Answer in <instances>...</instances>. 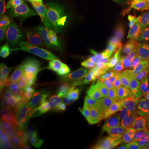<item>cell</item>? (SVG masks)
<instances>
[{"label":"cell","instance_id":"6da1fadb","mask_svg":"<svg viewBox=\"0 0 149 149\" xmlns=\"http://www.w3.org/2000/svg\"><path fill=\"white\" fill-rule=\"evenodd\" d=\"M94 32L104 60L123 65L131 51L135 31L127 12L116 4L100 3L91 8Z\"/></svg>","mask_w":149,"mask_h":149},{"label":"cell","instance_id":"7a4b0ae2","mask_svg":"<svg viewBox=\"0 0 149 149\" xmlns=\"http://www.w3.org/2000/svg\"><path fill=\"white\" fill-rule=\"evenodd\" d=\"M39 96L32 98H22V100H42L66 108L80 115L93 120H102L107 118L115 117L116 114L110 111L101 103L81 96L58 84L42 82L38 86Z\"/></svg>","mask_w":149,"mask_h":149},{"label":"cell","instance_id":"3957f363","mask_svg":"<svg viewBox=\"0 0 149 149\" xmlns=\"http://www.w3.org/2000/svg\"><path fill=\"white\" fill-rule=\"evenodd\" d=\"M47 76V68L38 54L27 43L22 45L11 65V79L22 92L30 95L37 91Z\"/></svg>","mask_w":149,"mask_h":149},{"label":"cell","instance_id":"277c9868","mask_svg":"<svg viewBox=\"0 0 149 149\" xmlns=\"http://www.w3.org/2000/svg\"><path fill=\"white\" fill-rule=\"evenodd\" d=\"M20 29L24 34L36 36L40 42L46 43L63 33L75 31L76 28L59 15L49 5L22 17Z\"/></svg>","mask_w":149,"mask_h":149},{"label":"cell","instance_id":"5b68a950","mask_svg":"<svg viewBox=\"0 0 149 149\" xmlns=\"http://www.w3.org/2000/svg\"><path fill=\"white\" fill-rule=\"evenodd\" d=\"M66 15L81 36L83 42L97 60H104L101 51L97 43L95 32L94 22L91 10H88L85 3H70L61 5Z\"/></svg>","mask_w":149,"mask_h":149},{"label":"cell","instance_id":"8992f818","mask_svg":"<svg viewBox=\"0 0 149 149\" xmlns=\"http://www.w3.org/2000/svg\"><path fill=\"white\" fill-rule=\"evenodd\" d=\"M43 129L47 134L48 144L74 149L75 146L82 140L81 125L69 118H54Z\"/></svg>","mask_w":149,"mask_h":149},{"label":"cell","instance_id":"52a82bcc","mask_svg":"<svg viewBox=\"0 0 149 149\" xmlns=\"http://www.w3.org/2000/svg\"><path fill=\"white\" fill-rule=\"evenodd\" d=\"M97 59L91 53L75 52L70 56V61L74 63L84 74L91 86L92 92L96 95L106 98L115 102V98L111 91L104 84L97 70Z\"/></svg>","mask_w":149,"mask_h":149},{"label":"cell","instance_id":"ba28073f","mask_svg":"<svg viewBox=\"0 0 149 149\" xmlns=\"http://www.w3.org/2000/svg\"><path fill=\"white\" fill-rule=\"evenodd\" d=\"M52 71L55 80L64 88L80 93L92 91L84 74L71 61H61L55 64Z\"/></svg>","mask_w":149,"mask_h":149},{"label":"cell","instance_id":"9c48e42d","mask_svg":"<svg viewBox=\"0 0 149 149\" xmlns=\"http://www.w3.org/2000/svg\"><path fill=\"white\" fill-rule=\"evenodd\" d=\"M97 70L104 84L111 91L115 98V102L123 104L126 99L123 92L122 83L113 71L111 64L106 60L97 61Z\"/></svg>","mask_w":149,"mask_h":149},{"label":"cell","instance_id":"30bf717a","mask_svg":"<svg viewBox=\"0 0 149 149\" xmlns=\"http://www.w3.org/2000/svg\"><path fill=\"white\" fill-rule=\"evenodd\" d=\"M127 126L114 117L107 118L98 123V128L92 137L113 145L117 143L125 132Z\"/></svg>","mask_w":149,"mask_h":149},{"label":"cell","instance_id":"8fae6325","mask_svg":"<svg viewBox=\"0 0 149 149\" xmlns=\"http://www.w3.org/2000/svg\"><path fill=\"white\" fill-rule=\"evenodd\" d=\"M22 99L16 86L3 91L0 99V111L5 116H13L21 107Z\"/></svg>","mask_w":149,"mask_h":149},{"label":"cell","instance_id":"7c38bea8","mask_svg":"<svg viewBox=\"0 0 149 149\" xmlns=\"http://www.w3.org/2000/svg\"><path fill=\"white\" fill-rule=\"evenodd\" d=\"M47 5V0H19L13 8L11 14L14 18L28 16L33 12Z\"/></svg>","mask_w":149,"mask_h":149},{"label":"cell","instance_id":"4fadbf2b","mask_svg":"<svg viewBox=\"0 0 149 149\" xmlns=\"http://www.w3.org/2000/svg\"><path fill=\"white\" fill-rule=\"evenodd\" d=\"M22 41L16 32L12 30H7L1 33L0 39V52L1 53L11 52L16 53L21 48Z\"/></svg>","mask_w":149,"mask_h":149},{"label":"cell","instance_id":"5bb4252c","mask_svg":"<svg viewBox=\"0 0 149 149\" xmlns=\"http://www.w3.org/2000/svg\"><path fill=\"white\" fill-rule=\"evenodd\" d=\"M27 135L14 133L8 126H2L0 129V147L7 149H17Z\"/></svg>","mask_w":149,"mask_h":149},{"label":"cell","instance_id":"9a60e30c","mask_svg":"<svg viewBox=\"0 0 149 149\" xmlns=\"http://www.w3.org/2000/svg\"><path fill=\"white\" fill-rule=\"evenodd\" d=\"M141 143V139L133 128L127 127L121 139L114 145L116 149H135Z\"/></svg>","mask_w":149,"mask_h":149},{"label":"cell","instance_id":"2e32d148","mask_svg":"<svg viewBox=\"0 0 149 149\" xmlns=\"http://www.w3.org/2000/svg\"><path fill=\"white\" fill-rule=\"evenodd\" d=\"M48 141L44 129L33 134L23 149H47Z\"/></svg>","mask_w":149,"mask_h":149},{"label":"cell","instance_id":"e0dca14e","mask_svg":"<svg viewBox=\"0 0 149 149\" xmlns=\"http://www.w3.org/2000/svg\"><path fill=\"white\" fill-rule=\"evenodd\" d=\"M12 17L10 12V0L0 1V31L3 33L8 30L10 23V17Z\"/></svg>","mask_w":149,"mask_h":149},{"label":"cell","instance_id":"ac0fdd59","mask_svg":"<svg viewBox=\"0 0 149 149\" xmlns=\"http://www.w3.org/2000/svg\"><path fill=\"white\" fill-rule=\"evenodd\" d=\"M15 53L6 52L0 55V80L1 83L4 82L10 74L9 70H11L10 65L13 62Z\"/></svg>","mask_w":149,"mask_h":149},{"label":"cell","instance_id":"d6986e66","mask_svg":"<svg viewBox=\"0 0 149 149\" xmlns=\"http://www.w3.org/2000/svg\"><path fill=\"white\" fill-rule=\"evenodd\" d=\"M57 2L61 5H63L65 3H85V0H53Z\"/></svg>","mask_w":149,"mask_h":149},{"label":"cell","instance_id":"ffe728a7","mask_svg":"<svg viewBox=\"0 0 149 149\" xmlns=\"http://www.w3.org/2000/svg\"><path fill=\"white\" fill-rule=\"evenodd\" d=\"M135 149H149V143L144 144V145H143V146H141V147L137 148H135Z\"/></svg>","mask_w":149,"mask_h":149},{"label":"cell","instance_id":"44dd1931","mask_svg":"<svg viewBox=\"0 0 149 149\" xmlns=\"http://www.w3.org/2000/svg\"><path fill=\"white\" fill-rule=\"evenodd\" d=\"M47 149H48V148H47Z\"/></svg>","mask_w":149,"mask_h":149}]
</instances>
